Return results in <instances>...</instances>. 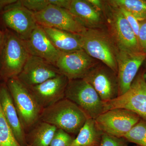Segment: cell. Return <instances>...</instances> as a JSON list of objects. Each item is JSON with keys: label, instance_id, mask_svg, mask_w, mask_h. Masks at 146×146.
Here are the masks:
<instances>
[{"label": "cell", "instance_id": "13", "mask_svg": "<svg viewBox=\"0 0 146 146\" xmlns=\"http://www.w3.org/2000/svg\"><path fill=\"white\" fill-rule=\"evenodd\" d=\"M60 71L44 59L30 55L17 78L28 88L36 86L59 75Z\"/></svg>", "mask_w": 146, "mask_h": 146}, {"label": "cell", "instance_id": "10", "mask_svg": "<svg viewBox=\"0 0 146 146\" xmlns=\"http://www.w3.org/2000/svg\"><path fill=\"white\" fill-rule=\"evenodd\" d=\"M83 79L91 84L103 102L112 100L119 96L117 74L103 63H98Z\"/></svg>", "mask_w": 146, "mask_h": 146}, {"label": "cell", "instance_id": "2", "mask_svg": "<svg viewBox=\"0 0 146 146\" xmlns=\"http://www.w3.org/2000/svg\"><path fill=\"white\" fill-rule=\"evenodd\" d=\"M103 3L102 12L106 28L119 50L142 52L137 37L120 8L111 0L103 1Z\"/></svg>", "mask_w": 146, "mask_h": 146}, {"label": "cell", "instance_id": "12", "mask_svg": "<svg viewBox=\"0 0 146 146\" xmlns=\"http://www.w3.org/2000/svg\"><path fill=\"white\" fill-rule=\"evenodd\" d=\"M99 62L90 56L83 49L62 52L56 67L69 80L82 79Z\"/></svg>", "mask_w": 146, "mask_h": 146}, {"label": "cell", "instance_id": "34", "mask_svg": "<svg viewBox=\"0 0 146 146\" xmlns=\"http://www.w3.org/2000/svg\"><path fill=\"white\" fill-rule=\"evenodd\" d=\"M27 146H32L31 145H27Z\"/></svg>", "mask_w": 146, "mask_h": 146}, {"label": "cell", "instance_id": "29", "mask_svg": "<svg viewBox=\"0 0 146 146\" xmlns=\"http://www.w3.org/2000/svg\"><path fill=\"white\" fill-rule=\"evenodd\" d=\"M119 8L121 9L122 13H123L126 19L127 20V22L130 25L131 27L134 32L135 35H136L137 39H138V32H139V28H140L139 21L132 14H131L126 10H125L123 9Z\"/></svg>", "mask_w": 146, "mask_h": 146}, {"label": "cell", "instance_id": "18", "mask_svg": "<svg viewBox=\"0 0 146 146\" xmlns=\"http://www.w3.org/2000/svg\"><path fill=\"white\" fill-rule=\"evenodd\" d=\"M0 104L4 116L16 140L21 145L25 146L26 144L25 129L20 121L8 87L4 84H0Z\"/></svg>", "mask_w": 146, "mask_h": 146}, {"label": "cell", "instance_id": "9", "mask_svg": "<svg viewBox=\"0 0 146 146\" xmlns=\"http://www.w3.org/2000/svg\"><path fill=\"white\" fill-rule=\"evenodd\" d=\"M34 16L37 25L42 27L57 29L80 35L87 29L69 11L55 6L49 5L44 10L34 13Z\"/></svg>", "mask_w": 146, "mask_h": 146}, {"label": "cell", "instance_id": "35", "mask_svg": "<svg viewBox=\"0 0 146 146\" xmlns=\"http://www.w3.org/2000/svg\"><path fill=\"white\" fill-rule=\"evenodd\" d=\"M133 146H140L139 145H136Z\"/></svg>", "mask_w": 146, "mask_h": 146}, {"label": "cell", "instance_id": "32", "mask_svg": "<svg viewBox=\"0 0 146 146\" xmlns=\"http://www.w3.org/2000/svg\"><path fill=\"white\" fill-rule=\"evenodd\" d=\"M5 33L0 29V55L2 49L4 40Z\"/></svg>", "mask_w": 146, "mask_h": 146}, {"label": "cell", "instance_id": "19", "mask_svg": "<svg viewBox=\"0 0 146 146\" xmlns=\"http://www.w3.org/2000/svg\"><path fill=\"white\" fill-rule=\"evenodd\" d=\"M42 27L52 44L61 52L82 49L80 35L52 28Z\"/></svg>", "mask_w": 146, "mask_h": 146}, {"label": "cell", "instance_id": "4", "mask_svg": "<svg viewBox=\"0 0 146 146\" xmlns=\"http://www.w3.org/2000/svg\"><path fill=\"white\" fill-rule=\"evenodd\" d=\"M4 33L0 55V78L7 82L18 76L30 54L23 41L13 32L6 30Z\"/></svg>", "mask_w": 146, "mask_h": 146}, {"label": "cell", "instance_id": "33", "mask_svg": "<svg viewBox=\"0 0 146 146\" xmlns=\"http://www.w3.org/2000/svg\"><path fill=\"white\" fill-rule=\"evenodd\" d=\"M143 64L144 65V70H143L144 71V73H145V75L146 78V56L145 58V60H144L143 63Z\"/></svg>", "mask_w": 146, "mask_h": 146}, {"label": "cell", "instance_id": "15", "mask_svg": "<svg viewBox=\"0 0 146 146\" xmlns=\"http://www.w3.org/2000/svg\"><path fill=\"white\" fill-rule=\"evenodd\" d=\"M69 81L65 76L60 74L28 88L43 109L65 98V90Z\"/></svg>", "mask_w": 146, "mask_h": 146}, {"label": "cell", "instance_id": "11", "mask_svg": "<svg viewBox=\"0 0 146 146\" xmlns=\"http://www.w3.org/2000/svg\"><path fill=\"white\" fill-rule=\"evenodd\" d=\"M4 23L23 41L27 40L37 25L34 13L21 4L20 1L3 11Z\"/></svg>", "mask_w": 146, "mask_h": 146}, {"label": "cell", "instance_id": "8", "mask_svg": "<svg viewBox=\"0 0 146 146\" xmlns=\"http://www.w3.org/2000/svg\"><path fill=\"white\" fill-rule=\"evenodd\" d=\"M141 119L132 111L117 108L106 111L95 121L97 126L103 133L123 138Z\"/></svg>", "mask_w": 146, "mask_h": 146}, {"label": "cell", "instance_id": "16", "mask_svg": "<svg viewBox=\"0 0 146 146\" xmlns=\"http://www.w3.org/2000/svg\"><path fill=\"white\" fill-rule=\"evenodd\" d=\"M23 42L30 55L42 58L56 66L62 52L52 44L42 26L37 25L29 37Z\"/></svg>", "mask_w": 146, "mask_h": 146}, {"label": "cell", "instance_id": "1", "mask_svg": "<svg viewBox=\"0 0 146 146\" xmlns=\"http://www.w3.org/2000/svg\"><path fill=\"white\" fill-rule=\"evenodd\" d=\"M80 36L82 49L117 74L119 50L106 27L87 29Z\"/></svg>", "mask_w": 146, "mask_h": 146}, {"label": "cell", "instance_id": "24", "mask_svg": "<svg viewBox=\"0 0 146 146\" xmlns=\"http://www.w3.org/2000/svg\"><path fill=\"white\" fill-rule=\"evenodd\" d=\"M123 138L137 145L146 146V120L141 119Z\"/></svg>", "mask_w": 146, "mask_h": 146}, {"label": "cell", "instance_id": "5", "mask_svg": "<svg viewBox=\"0 0 146 146\" xmlns=\"http://www.w3.org/2000/svg\"><path fill=\"white\" fill-rule=\"evenodd\" d=\"M65 98L76 104L89 118L95 119L105 112L104 102L83 78L69 80Z\"/></svg>", "mask_w": 146, "mask_h": 146}, {"label": "cell", "instance_id": "30", "mask_svg": "<svg viewBox=\"0 0 146 146\" xmlns=\"http://www.w3.org/2000/svg\"><path fill=\"white\" fill-rule=\"evenodd\" d=\"M92 5L99 10L102 11L103 8V1L100 0H87Z\"/></svg>", "mask_w": 146, "mask_h": 146}, {"label": "cell", "instance_id": "25", "mask_svg": "<svg viewBox=\"0 0 146 146\" xmlns=\"http://www.w3.org/2000/svg\"><path fill=\"white\" fill-rule=\"evenodd\" d=\"M74 139L69 133L57 129L50 146H70Z\"/></svg>", "mask_w": 146, "mask_h": 146}, {"label": "cell", "instance_id": "23", "mask_svg": "<svg viewBox=\"0 0 146 146\" xmlns=\"http://www.w3.org/2000/svg\"><path fill=\"white\" fill-rule=\"evenodd\" d=\"M0 146H22L15 138L4 116L0 104Z\"/></svg>", "mask_w": 146, "mask_h": 146}, {"label": "cell", "instance_id": "7", "mask_svg": "<svg viewBox=\"0 0 146 146\" xmlns=\"http://www.w3.org/2000/svg\"><path fill=\"white\" fill-rule=\"evenodd\" d=\"M104 104L105 112L114 108H123L146 120V78L144 71L138 72L126 93Z\"/></svg>", "mask_w": 146, "mask_h": 146}, {"label": "cell", "instance_id": "27", "mask_svg": "<svg viewBox=\"0 0 146 146\" xmlns=\"http://www.w3.org/2000/svg\"><path fill=\"white\" fill-rule=\"evenodd\" d=\"M99 146H128V144L123 138H117L103 133Z\"/></svg>", "mask_w": 146, "mask_h": 146}, {"label": "cell", "instance_id": "14", "mask_svg": "<svg viewBox=\"0 0 146 146\" xmlns=\"http://www.w3.org/2000/svg\"><path fill=\"white\" fill-rule=\"evenodd\" d=\"M146 54L119 51L117 56L119 96L126 93L143 65Z\"/></svg>", "mask_w": 146, "mask_h": 146}, {"label": "cell", "instance_id": "31", "mask_svg": "<svg viewBox=\"0 0 146 146\" xmlns=\"http://www.w3.org/2000/svg\"><path fill=\"white\" fill-rule=\"evenodd\" d=\"M17 1V0H0V10L4 9L7 7Z\"/></svg>", "mask_w": 146, "mask_h": 146}, {"label": "cell", "instance_id": "3", "mask_svg": "<svg viewBox=\"0 0 146 146\" xmlns=\"http://www.w3.org/2000/svg\"><path fill=\"white\" fill-rule=\"evenodd\" d=\"M88 118L76 104L65 98L42 109L39 119L69 134H76Z\"/></svg>", "mask_w": 146, "mask_h": 146}, {"label": "cell", "instance_id": "17", "mask_svg": "<svg viewBox=\"0 0 146 146\" xmlns=\"http://www.w3.org/2000/svg\"><path fill=\"white\" fill-rule=\"evenodd\" d=\"M68 10L86 29L106 27L102 12L87 0H71Z\"/></svg>", "mask_w": 146, "mask_h": 146}, {"label": "cell", "instance_id": "21", "mask_svg": "<svg viewBox=\"0 0 146 146\" xmlns=\"http://www.w3.org/2000/svg\"><path fill=\"white\" fill-rule=\"evenodd\" d=\"M57 129L54 126L42 121L32 131L30 145L32 146H50Z\"/></svg>", "mask_w": 146, "mask_h": 146}, {"label": "cell", "instance_id": "6", "mask_svg": "<svg viewBox=\"0 0 146 146\" xmlns=\"http://www.w3.org/2000/svg\"><path fill=\"white\" fill-rule=\"evenodd\" d=\"M7 86L24 129L31 127L40 118L42 108L29 88L17 77L9 80Z\"/></svg>", "mask_w": 146, "mask_h": 146}, {"label": "cell", "instance_id": "20", "mask_svg": "<svg viewBox=\"0 0 146 146\" xmlns=\"http://www.w3.org/2000/svg\"><path fill=\"white\" fill-rule=\"evenodd\" d=\"M102 134L95 119L88 118L70 146H99Z\"/></svg>", "mask_w": 146, "mask_h": 146}, {"label": "cell", "instance_id": "22", "mask_svg": "<svg viewBox=\"0 0 146 146\" xmlns=\"http://www.w3.org/2000/svg\"><path fill=\"white\" fill-rule=\"evenodd\" d=\"M113 3L132 14L139 21L146 19V1L111 0Z\"/></svg>", "mask_w": 146, "mask_h": 146}, {"label": "cell", "instance_id": "28", "mask_svg": "<svg viewBox=\"0 0 146 146\" xmlns=\"http://www.w3.org/2000/svg\"><path fill=\"white\" fill-rule=\"evenodd\" d=\"M140 28L138 36V44L142 52L146 54V19L139 21Z\"/></svg>", "mask_w": 146, "mask_h": 146}, {"label": "cell", "instance_id": "26", "mask_svg": "<svg viewBox=\"0 0 146 146\" xmlns=\"http://www.w3.org/2000/svg\"><path fill=\"white\" fill-rule=\"evenodd\" d=\"M21 4L33 13L44 10L50 5V0H21Z\"/></svg>", "mask_w": 146, "mask_h": 146}]
</instances>
